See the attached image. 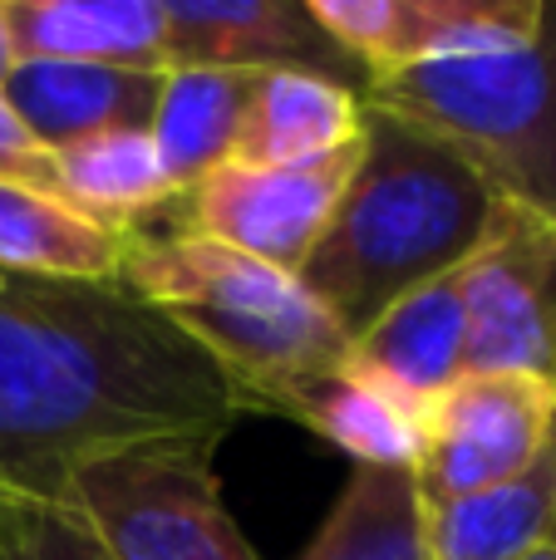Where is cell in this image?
I'll list each match as a JSON object with an SVG mask.
<instances>
[{"label": "cell", "instance_id": "obj_1", "mask_svg": "<svg viewBox=\"0 0 556 560\" xmlns=\"http://www.w3.org/2000/svg\"><path fill=\"white\" fill-rule=\"evenodd\" d=\"M232 378L124 280L0 271V487L59 497L79 463L153 438H222Z\"/></svg>", "mask_w": 556, "mask_h": 560}, {"label": "cell", "instance_id": "obj_2", "mask_svg": "<svg viewBox=\"0 0 556 560\" xmlns=\"http://www.w3.org/2000/svg\"><path fill=\"white\" fill-rule=\"evenodd\" d=\"M498 192L443 138L364 108L360 163L296 276L355 339L399 295L459 271L478 252Z\"/></svg>", "mask_w": 556, "mask_h": 560}, {"label": "cell", "instance_id": "obj_3", "mask_svg": "<svg viewBox=\"0 0 556 560\" xmlns=\"http://www.w3.org/2000/svg\"><path fill=\"white\" fill-rule=\"evenodd\" d=\"M118 280L212 354L246 413H276L281 394L345 369L350 354V335L301 276L197 236H128Z\"/></svg>", "mask_w": 556, "mask_h": 560}, {"label": "cell", "instance_id": "obj_4", "mask_svg": "<svg viewBox=\"0 0 556 560\" xmlns=\"http://www.w3.org/2000/svg\"><path fill=\"white\" fill-rule=\"evenodd\" d=\"M364 108L443 138L498 197L556 222V0H542L532 39L380 79Z\"/></svg>", "mask_w": 556, "mask_h": 560}, {"label": "cell", "instance_id": "obj_5", "mask_svg": "<svg viewBox=\"0 0 556 560\" xmlns=\"http://www.w3.org/2000/svg\"><path fill=\"white\" fill-rule=\"evenodd\" d=\"M217 438L114 447L65 477L55 502L79 512L114 560H262L222 502Z\"/></svg>", "mask_w": 556, "mask_h": 560}, {"label": "cell", "instance_id": "obj_6", "mask_svg": "<svg viewBox=\"0 0 556 560\" xmlns=\"http://www.w3.org/2000/svg\"><path fill=\"white\" fill-rule=\"evenodd\" d=\"M463 369L556 378V222L498 197L478 252L459 266Z\"/></svg>", "mask_w": 556, "mask_h": 560}, {"label": "cell", "instance_id": "obj_7", "mask_svg": "<svg viewBox=\"0 0 556 560\" xmlns=\"http://www.w3.org/2000/svg\"><path fill=\"white\" fill-rule=\"evenodd\" d=\"M360 143L311 167L217 163L173 202L177 236H197L296 276L331 226L335 202L360 163Z\"/></svg>", "mask_w": 556, "mask_h": 560}, {"label": "cell", "instance_id": "obj_8", "mask_svg": "<svg viewBox=\"0 0 556 560\" xmlns=\"http://www.w3.org/2000/svg\"><path fill=\"white\" fill-rule=\"evenodd\" d=\"M552 443L556 378L463 374L424 423L414 482L424 506H443L522 477Z\"/></svg>", "mask_w": 556, "mask_h": 560}, {"label": "cell", "instance_id": "obj_9", "mask_svg": "<svg viewBox=\"0 0 556 560\" xmlns=\"http://www.w3.org/2000/svg\"><path fill=\"white\" fill-rule=\"evenodd\" d=\"M167 69H301L364 94V74L315 25L311 0H163Z\"/></svg>", "mask_w": 556, "mask_h": 560}, {"label": "cell", "instance_id": "obj_10", "mask_svg": "<svg viewBox=\"0 0 556 560\" xmlns=\"http://www.w3.org/2000/svg\"><path fill=\"white\" fill-rule=\"evenodd\" d=\"M463 349H468V329H463V295L453 271L399 295L380 319H370L350 339L345 374L429 423L433 404L468 374Z\"/></svg>", "mask_w": 556, "mask_h": 560}, {"label": "cell", "instance_id": "obj_11", "mask_svg": "<svg viewBox=\"0 0 556 560\" xmlns=\"http://www.w3.org/2000/svg\"><path fill=\"white\" fill-rule=\"evenodd\" d=\"M0 98L15 108L25 133L59 153L99 133H148L163 98V74L65 59H15L0 79Z\"/></svg>", "mask_w": 556, "mask_h": 560}, {"label": "cell", "instance_id": "obj_12", "mask_svg": "<svg viewBox=\"0 0 556 560\" xmlns=\"http://www.w3.org/2000/svg\"><path fill=\"white\" fill-rule=\"evenodd\" d=\"M15 59L167 74L163 0H0Z\"/></svg>", "mask_w": 556, "mask_h": 560}, {"label": "cell", "instance_id": "obj_13", "mask_svg": "<svg viewBox=\"0 0 556 560\" xmlns=\"http://www.w3.org/2000/svg\"><path fill=\"white\" fill-rule=\"evenodd\" d=\"M364 138V94L301 69L262 74L227 163L311 167Z\"/></svg>", "mask_w": 556, "mask_h": 560}, {"label": "cell", "instance_id": "obj_14", "mask_svg": "<svg viewBox=\"0 0 556 560\" xmlns=\"http://www.w3.org/2000/svg\"><path fill=\"white\" fill-rule=\"evenodd\" d=\"M128 236L89 222L55 187L0 177V271L30 280L114 285Z\"/></svg>", "mask_w": 556, "mask_h": 560}, {"label": "cell", "instance_id": "obj_15", "mask_svg": "<svg viewBox=\"0 0 556 560\" xmlns=\"http://www.w3.org/2000/svg\"><path fill=\"white\" fill-rule=\"evenodd\" d=\"M429 560H528L556 532V443L522 477L424 506Z\"/></svg>", "mask_w": 556, "mask_h": 560}, {"label": "cell", "instance_id": "obj_16", "mask_svg": "<svg viewBox=\"0 0 556 560\" xmlns=\"http://www.w3.org/2000/svg\"><path fill=\"white\" fill-rule=\"evenodd\" d=\"M55 192L89 222L138 236L143 222L183 197L148 133H99L55 153Z\"/></svg>", "mask_w": 556, "mask_h": 560}, {"label": "cell", "instance_id": "obj_17", "mask_svg": "<svg viewBox=\"0 0 556 560\" xmlns=\"http://www.w3.org/2000/svg\"><path fill=\"white\" fill-rule=\"evenodd\" d=\"M256 84L262 74L252 69H167L163 74V98L148 124V138L177 187H193L202 173L232 158Z\"/></svg>", "mask_w": 556, "mask_h": 560}, {"label": "cell", "instance_id": "obj_18", "mask_svg": "<svg viewBox=\"0 0 556 560\" xmlns=\"http://www.w3.org/2000/svg\"><path fill=\"white\" fill-rule=\"evenodd\" d=\"M276 413L296 418L315 438L340 447L355 467H390V472H414L419 467L424 423L414 413H404L399 404H390L384 394H374L370 384H360L355 374H345V369L296 384L291 394H281Z\"/></svg>", "mask_w": 556, "mask_h": 560}, {"label": "cell", "instance_id": "obj_19", "mask_svg": "<svg viewBox=\"0 0 556 560\" xmlns=\"http://www.w3.org/2000/svg\"><path fill=\"white\" fill-rule=\"evenodd\" d=\"M301 560H429V526L414 472L355 467Z\"/></svg>", "mask_w": 556, "mask_h": 560}, {"label": "cell", "instance_id": "obj_20", "mask_svg": "<svg viewBox=\"0 0 556 560\" xmlns=\"http://www.w3.org/2000/svg\"><path fill=\"white\" fill-rule=\"evenodd\" d=\"M0 560H114L79 512L0 487Z\"/></svg>", "mask_w": 556, "mask_h": 560}, {"label": "cell", "instance_id": "obj_21", "mask_svg": "<svg viewBox=\"0 0 556 560\" xmlns=\"http://www.w3.org/2000/svg\"><path fill=\"white\" fill-rule=\"evenodd\" d=\"M0 177L55 187V153L25 133V124L15 118V108L5 98H0Z\"/></svg>", "mask_w": 556, "mask_h": 560}, {"label": "cell", "instance_id": "obj_22", "mask_svg": "<svg viewBox=\"0 0 556 560\" xmlns=\"http://www.w3.org/2000/svg\"><path fill=\"white\" fill-rule=\"evenodd\" d=\"M10 65H15V49H10V35H5V15H0V79L10 74Z\"/></svg>", "mask_w": 556, "mask_h": 560}, {"label": "cell", "instance_id": "obj_23", "mask_svg": "<svg viewBox=\"0 0 556 560\" xmlns=\"http://www.w3.org/2000/svg\"><path fill=\"white\" fill-rule=\"evenodd\" d=\"M528 560H556V541H547V546H542V551H532Z\"/></svg>", "mask_w": 556, "mask_h": 560}, {"label": "cell", "instance_id": "obj_24", "mask_svg": "<svg viewBox=\"0 0 556 560\" xmlns=\"http://www.w3.org/2000/svg\"><path fill=\"white\" fill-rule=\"evenodd\" d=\"M552 541H556V532H552Z\"/></svg>", "mask_w": 556, "mask_h": 560}]
</instances>
